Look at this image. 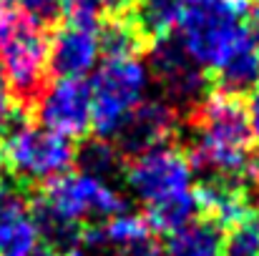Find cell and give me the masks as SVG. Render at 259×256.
<instances>
[{
    "label": "cell",
    "instance_id": "cell-1",
    "mask_svg": "<svg viewBox=\"0 0 259 256\" xmlns=\"http://www.w3.org/2000/svg\"><path fill=\"white\" fill-rule=\"evenodd\" d=\"M194 141H191V166L209 178L237 181L242 186L244 169L249 164V123L239 95L214 90L191 111Z\"/></svg>",
    "mask_w": 259,
    "mask_h": 256
},
{
    "label": "cell",
    "instance_id": "cell-2",
    "mask_svg": "<svg viewBox=\"0 0 259 256\" xmlns=\"http://www.w3.org/2000/svg\"><path fill=\"white\" fill-rule=\"evenodd\" d=\"M48 50L51 33L46 23L8 10L0 20V73L10 90V98L20 111H30L38 93L48 81Z\"/></svg>",
    "mask_w": 259,
    "mask_h": 256
},
{
    "label": "cell",
    "instance_id": "cell-3",
    "mask_svg": "<svg viewBox=\"0 0 259 256\" xmlns=\"http://www.w3.org/2000/svg\"><path fill=\"white\" fill-rule=\"evenodd\" d=\"M249 0H222L206 8H189L176 30L181 48L204 71H217L249 38Z\"/></svg>",
    "mask_w": 259,
    "mask_h": 256
},
{
    "label": "cell",
    "instance_id": "cell-4",
    "mask_svg": "<svg viewBox=\"0 0 259 256\" xmlns=\"http://www.w3.org/2000/svg\"><path fill=\"white\" fill-rule=\"evenodd\" d=\"M76 164L71 138L48 131L40 123H18L0 141V169L23 186H46L68 173Z\"/></svg>",
    "mask_w": 259,
    "mask_h": 256
},
{
    "label": "cell",
    "instance_id": "cell-5",
    "mask_svg": "<svg viewBox=\"0 0 259 256\" xmlns=\"http://www.w3.org/2000/svg\"><path fill=\"white\" fill-rule=\"evenodd\" d=\"M30 211L83 229L91 219L103 221L128 211V201L108 181L91 176L86 171H76L46 183Z\"/></svg>",
    "mask_w": 259,
    "mask_h": 256
},
{
    "label": "cell",
    "instance_id": "cell-6",
    "mask_svg": "<svg viewBox=\"0 0 259 256\" xmlns=\"http://www.w3.org/2000/svg\"><path fill=\"white\" fill-rule=\"evenodd\" d=\"M149 83L151 73L139 58L103 61L91 83L96 136L111 141L128 113L144 103Z\"/></svg>",
    "mask_w": 259,
    "mask_h": 256
},
{
    "label": "cell",
    "instance_id": "cell-7",
    "mask_svg": "<svg viewBox=\"0 0 259 256\" xmlns=\"http://www.w3.org/2000/svg\"><path fill=\"white\" fill-rule=\"evenodd\" d=\"M123 173L128 191L146 206V211L194 193L191 159L174 143L128 159L123 164Z\"/></svg>",
    "mask_w": 259,
    "mask_h": 256
},
{
    "label": "cell",
    "instance_id": "cell-8",
    "mask_svg": "<svg viewBox=\"0 0 259 256\" xmlns=\"http://www.w3.org/2000/svg\"><path fill=\"white\" fill-rule=\"evenodd\" d=\"M149 73H154L166 100L176 111H194L209 95V73L191 61V56L181 48L176 35L161 38L149 45Z\"/></svg>",
    "mask_w": 259,
    "mask_h": 256
},
{
    "label": "cell",
    "instance_id": "cell-9",
    "mask_svg": "<svg viewBox=\"0 0 259 256\" xmlns=\"http://www.w3.org/2000/svg\"><path fill=\"white\" fill-rule=\"evenodd\" d=\"M30 111L48 131L66 138H83L93 126L91 83L83 78H56L38 93Z\"/></svg>",
    "mask_w": 259,
    "mask_h": 256
},
{
    "label": "cell",
    "instance_id": "cell-10",
    "mask_svg": "<svg viewBox=\"0 0 259 256\" xmlns=\"http://www.w3.org/2000/svg\"><path fill=\"white\" fill-rule=\"evenodd\" d=\"M101 56L98 20L68 18L51 33L48 68L56 78H83L91 73Z\"/></svg>",
    "mask_w": 259,
    "mask_h": 256
},
{
    "label": "cell",
    "instance_id": "cell-11",
    "mask_svg": "<svg viewBox=\"0 0 259 256\" xmlns=\"http://www.w3.org/2000/svg\"><path fill=\"white\" fill-rule=\"evenodd\" d=\"M179 131V111L169 100H144L139 103L128 118L116 131L113 141L123 159H134L144 151L171 143Z\"/></svg>",
    "mask_w": 259,
    "mask_h": 256
},
{
    "label": "cell",
    "instance_id": "cell-12",
    "mask_svg": "<svg viewBox=\"0 0 259 256\" xmlns=\"http://www.w3.org/2000/svg\"><path fill=\"white\" fill-rule=\"evenodd\" d=\"M35 246L38 229L23 193L0 186V256H33Z\"/></svg>",
    "mask_w": 259,
    "mask_h": 256
},
{
    "label": "cell",
    "instance_id": "cell-13",
    "mask_svg": "<svg viewBox=\"0 0 259 256\" xmlns=\"http://www.w3.org/2000/svg\"><path fill=\"white\" fill-rule=\"evenodd\" d=\"M151 226L146 221V216L141 214H116L111 219L96 221V224H86L81 229V244L88 246H116V249H126L134 246L139 241L151 239Z\"/></svg>",
    "mask_w": 259,
    "mask_h": 256
},
{
    "label": "cell",
    "instance_id": "cell-14",
    "mask_svg": "<svg viewBox=\"0 0 259 256\" xmlns=\"http://www.w3.org/2000/svg\"><path fill=\"white\" fill-rule=\"evenodd\" d=\"M123 10L151 45L161 38L176 35L186 5L181 0H131V5Z\"/></svg>",
    "mask_w": 259,
    "mask_h": 256
},
{
    "label": "cell",
    "instance_id": "cell-15",
    "mask_svg": "<svg viewBox=\"0 0 259 256\" xmlns=\"http://www.w3.org/2000/svg\"><path fill=\"white\" fill-rule=\"evenodd\" d=\"M224 254V229L211 219L201 216L189 221L166 236L164 256H222Z\"/></svg>",
    "mask_w": 259,
    "mask_h": 256
},
{
    "label": "cell",
    "instance_id": "cell-16",
    "mask_svg": "<svg viewBox=\"0 0 259 256\" xmlns=\"http://www.w3.org/2000/svg\"><path fill=\"white\" fill-rule=\"evenodd\" d=\"M98 40H101V56L106 61L139 58L144 50H149V40L139 33L126 10L108 13L98 20Z\"/></svg>",
    "mask_w": 259,
    "mask_h": 256
},
{
    "label": "cell",
    "instance_id": "cell-17",
    "mask_svg": "<svg viewBox=\"0 0 259 256\" xmlns=\"http://www.w3.org/2000/svg\"><path fill=\"white\" fill-rule=\"evenodd\" d=\"M214 76V83L217 90H224V93H232V95H239V93H247L252 85L259 81V50L252 40V30H249V38L211 73Z\"/></svg>",
    "mask_w": 259,
    "mask_h": 256
},
{
    "label": "cell",
    "instance_id": "cell-18",
    "mask_svg": "<svg viewBox=\"0 0 259 256\" xmlns=\"http://www.w3.org/2000/svg\"><path fill=\"white\" fill-rule=\"evenodd\" d=\"M76 164L81 171H86L91 176H98L103 181L113 178L118 171H123V153L116 148L113 141L108 138H91L81 148H76Z\"/></svg>",
    "mask_w": 259,
    "mask_h": 256
},
{
    "label": "cell",
    "instance_id": "cell-19",
    "mask_svg": "<svg viewBox=\"0 0 259 256\" xmlns=\"http://www.w3.org/2000/svg\"><path fill=\"white\" fill-rule=\"evenodd\" d=\"M222 256H259V216L249 214L224 231Z\"/></svg>",
    "mask_w": 259,
    "mask_h": 256
},
{
    "label": "cell",
    "instance_id": "cell-20",
    "mask_svg": "<svg viewBox=\"0 0 259 256\" xmlns=\"http://www.w3.org/2000/svg\"><path fill=\"white\" fill-rule=\"evenodd\" d=\"M128 5H131V0H63V15L101 20L103 15L118 13Z\"/></svg>",
    "mask_w": 259,
    "mask_h": 256
},
{
    "label": "cell",
    "instance_id": "cell-21",
    "mask_svg": "<svg viewBox=\"0 0 259 256\" xmlns=\"http://www.w3.org/2000/svg\"><path fill=\"white\" fill-rule=\"evenodd\" d=\"M13 10H20L40 23H51L63 13V0H3Z\"/></svg>",
    "mask_w": 259,
    "mask_h": 256
},
{
    "label": "cell",
    "instance_id": "cell-22",
    "mask_svg": "<svg viewBox=\"0 0 259 256\" xmlns=\"http://www.w3.org/2000/svg\"><path fill=\"white\" fill-rule=\"evenodd\" d=\"M15 111H20V108H18L15 100L10 98V90H8L5 78H3V73H0V138L10 131V126H13V121H15Z\"/></svg>",
    "mask_w": 259,
    "mask_h": 256
},
{
    "label": "cell",
    "instance_id": "cell-23",
    "mask_svg": "<svg viewBox=\"0 0 259 256\" xmlns=\"http://www.w3.org/2000/svg\"><path fill=\"white\" fill-rule=\"evenodd\" d=\"M244 111H247V123H249V133L252 138L259 143V81L249 88V95H247V103H244Z\"/></svg>",
    "mask_w": 259,
    "mask_h": 256
},
{
    "label": "cell",
    "instance_id": "cell-24",
    "mask_svg": "<svg viewBox=\"0 0 259 256\" xmlns=\"http://www.w3.org/2000/svg\"><path fill=\"white\" fill-rule=\"evenodd\" d=\"M118 256H164V249L154 239H146V241H139L134 246L118 249Z\"/></svg>",
    "mask_w": 259,
    "mask_h": 256
},
{
    "label": "cell",
    "instance_id": "cell-25",
    "mask_svg": "<svg viewBox=\"0 0 259 256\" xmlns=\"http://www.w3.org/2000/svg\"><path fill=\"white\" fill-rule=\"evenodd\" d=\"M181 3L189 5V8H206V5H217L222 0H181Z\"/></svg>",
    "mask_w": 259,
    "mask_h": 256
},
{
    "label": "cell",
    "instance_id": "cell-26",
    "mask_svg": "<svg viewBox=\"0 0 259 256\" xmlns=\"http://www.w3.org/2000/svg\"><path fill=\"white\" fill-rule=\"evenodd\" d=\"M249 30H252V40H254V45L259 50V20H254V28H249Z\"/></svg>",
    "mask_w": 259,
    "mask_h": 256
},
{
    "label": "cell",
    "instance_id": "cell-27",
    "mask_svg": "<svg viewBox=\"0 0 259 256\" xmlns=\"http://www.w3.org/2000/svg\"><path fill=\"white\" fill-rule=\"evenodd\" d=\"M254 20H259V0L254 3Z\"/></svg>",
    "mask_w": 259,
    "mask_h": 256
},
{
    "label": "cell",
    "instance_id": "cell-28",
    "mask_svg": "<svg viewBox=\"0 0 259 256\" xmlns=\"http://www.w3.org/2000/svg\"><path fill=\"white\" fill-rule=\"evenodd\" d=\"M3 15H5V8H3V0H0V20H3Z\"/></svg>",
    "mask_w": 259,
    "mask_h": 256
}]
</instances>
